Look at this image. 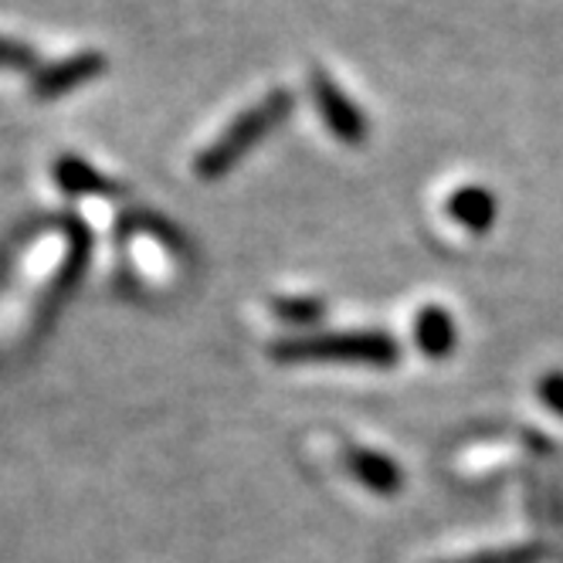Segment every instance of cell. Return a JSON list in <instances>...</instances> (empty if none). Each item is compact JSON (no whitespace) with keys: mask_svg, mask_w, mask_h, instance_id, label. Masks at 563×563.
<instances>
[{"mask_svg":"<svg viewBox=\"0 0 563 563\" xmlns=\"http://www.w3.org/2000/svg\"><path fill=\"white\" fill-rule=\"evenodd\" d=\"M275 356L282 364H371L390 367L397 346L384 333H333V336H306L278 343Z\"/></svg>","mask_w":563,"mask_h":563,"instance_id":"obj_1","label":"cell"},{"mask_svg":"<svg viewBox=\"0 0 563 563\" xmlns=\"http://www.w3.org/2000/svg\"><path fill=\"white\" fill-rule=\"evenodd\" d=\"M268 123H272V115H268V109L265 112H252L249 119H241V123L205 156L200 159V174L205 177H214V174H224V167L231 164V159H238L241 153H245V146H252L265 130H268Z\"/></svg>","mask_w":563,"mask_h":563,"instance_id":"obj_2","label":"cell"},{"mask_svg":"<svg viewBox=\"0 0 563 563\" xmlns=\"http://www.w3.org/2000/svg\"><path fill=\"white\" fill-rule=\"evenodd\" d=\"M350 472L364 482V486H371L374 493H394L400 486V472L397 465L380 455V452H367V449H360L350 455Z\"/></svg>","mask_w":563,"mask_h":563,"instance_id":"obj_3","label":"cell"},{"mask_svg":"<svg viewBox=\"0 0 563 563\" xmlns=\"http://www.w3.org/2000/svg\"><path fill=\"white\" fill-rule=\"evenodd\" d=\"M418 343H421V350L431 353V356L449 353L452 343H455V327H452L449 312H441V309H424L421 319H418Z\"/></svg>","mask_w":563,"mask_h":563,"instance_id":"obj_4","label":"cell"},{"mask_svg":"<svg viewBox=\"0 0 563 563\" xmlns=\"http://www.w3.org/2000/svg\"><path fill=\"white\" fill-rule=\"evenodd\" d=\"M452 214L459 221H465L468 228L482 231V228H489V221L496 218V200L486 190H462L452 200Z\"/></svg>","mask_w":563,"mask_h":563,"instance_id":"obj_5","label":"cell"},{"mask_svg":"<svg viewBox=\"0 0 563 563\" xmlns=\"http://www.w3.org/2000/svg\"><path fill=\"white\" fill-rule=\"evenodd\" d=\"M540 550L537 547H512V550H496V553H478L468 560H455V563H537Z\"/></svg>","mask_w":563,"mask_h":563,"instance_id":"obj_6","label":"cell"},{"mask_svg":"<svg viewBox=\"0 0 563 563\" xmlns=\"http://www.w3.org/2000/svg\"><path fill=\"white\" fill-rule=\"evenodd\" d=\"M58 177H62V184L68 187V190H89V187H99V180L89 174V167H82V164H65L62 170H58Z\"/></svg>","mask_w":563,"mask_h":563,"instance_id":"obj_7","label":"cell"},{"mask_svg":"<svg viewBox=\"0 0 563 563\" xmlns=\"http://www.w3.org/2000/svg\"><path fill=\"white\" fill-rule=\"evenodd\" d=\"M278 312L286 319H296V323H302V319H316L319 316V302L312 299H286L278 302Z\"/></svg>","mask_w":563,"mask_h":563,"instance_id":"obj_8","label":"cell"},{"mask_svg":"<svg viewBox=\"0 0 563 563\" xmlns=\"http://www.w3.org/2000/svg\"><path fill=\"white\" fill-rule=\"evenodd\" d=\"M543 397H547L550 405L563 415V380H550V384H543Z\"/></svg>","mask_w":563,"mask_h":563,"instance_id":"obj_9","label":"cell"}]
</instances>
